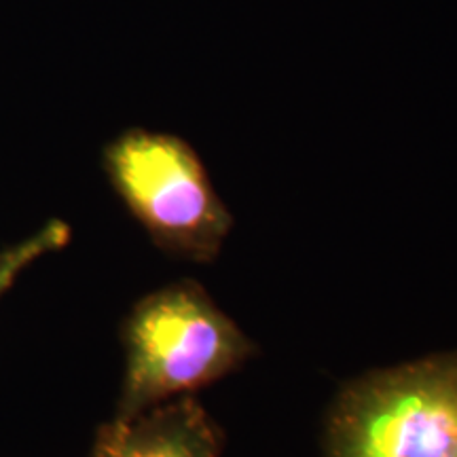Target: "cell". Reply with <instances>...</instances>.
Listing matches in <instances>:
<instances>
[{
  "mask_svg": "<svg viewBox=\"0 0 457 457\" xmlns=\"http://www.w3.org/2000/svg\"><path fill=\"white\" fill-rule=\"evenodd\" d=\"M225 432L195 396L102 424L89 457H220Z\"/></svg>",
  "mask_w": 457,
  "mask_h": 457,
  "instance_id": "277c9868",
  "label": "cell"
},
{
  "mask_svg": "<svg viewBox=\"0 0 457 457\" xmlns=\"http://www.w3.org/2000/svg\"><path fill=\"white\" fill-rule=\"evenodd\" d=\"M328 457H457V352L353 379L327 421Z\"/></svg>",
  "mask_w": 457,
  "mask_h": 457,
  "instance_id": "3957f363",
  "label": "cell"
},
{
  "mask_svg": "<svg viewBox=\"0 0 457 457\" xmlns=\"http://www.w3.org/2000/svg\"><path fill=\"white\" fill-rule=\"evenodd\" d=\"M71 242V227L62 220H51L41 231L0 250V299L34 261L49 253H57Z\"/></svg>",
  "mask_w": 457,
  "mask_h": 457,
  "instance_id": "5b68a950",
  "label": "cell"
},
{
  "mask_svg": "<svg viewBox=\"0 0 457 457\" xmlns=\"http://www.w3.org/2000/svg\"><path fill=\"white\" fill-rule=\"evenodd\" d=\"M121 341L125 373L117 420L212 386L256 353L254 341L193 279L142 296L123 320Z\"/></svg>",
  "mask_w": 457,
  "mask_h": 457,
  "instance_id": "6da1fadb",
  "label": "cell"
},
{
  "mask_svg": "<svg viewBox=\"0 0 457 457\" xmlns=\"http://www.w3.org/2000/svg\"><path fill=\"white\" fill-rule=\"evenodd\" d=\"M114 193L165 254L212 262L233 216L197 151L176 134L129 128L102 153Z\"/></svg>",
  "mask_w": 457,
  "mask_h": 457,
  "instance_id": "7a4b0ae2",
  "label": "cell"
}]
</instances>
